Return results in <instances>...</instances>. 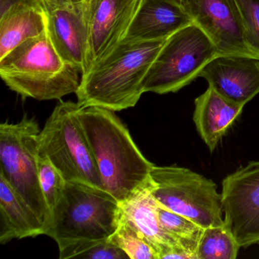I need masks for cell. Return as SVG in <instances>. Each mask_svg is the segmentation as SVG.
Returning <instances> with one entry per match:
<instances>
[{"mask_svg":"<svg viewBox=\"0 0 259 259\" xmlns=\"http://www.w3.org/2000/svg\"><path fill=\"white\" fill-rule=\"evenodd\" d=\"M115 112L81 107L78 118L101 176L103 189L119 203L151 180L154 164L141 152Z\"/></svg>","mask_w":259,"mask_h":259,"instance_id":"cell-1","label":"cell"},{"mask_svg":"<svg viewBox=\"0 0 259 259\" xmlns=\"http://www.w3.org/2000/svg\"><path fill=\"white\" fill-rule=\"evenodd\" d=\"M165 41L122 40L81 75L75 94L78 104L113 112L134 107L145 93L144 80Z\"/></svg>","mask_w":259,"mask_h":259,"instance_id":"cell-2","label":"cell"},{"mask_svg":"<svg viewBox=\"0 0 259 259\" xmlns=\"http://www.w3.org/2000/svg\"><path fill=\"white\" fill-rule=\"evenodd\" d=\"M0 76L22 98L43 101L76 94L81 73L59 54L47 27L0 59Z\"/></svg>","mask_w":259,"mask_h":259,"instance_id":"cell-3","label":"cell"},{"mask_svg":"<svg viewBox=\"0 0 259 259\" xmlns=\"http://www.w3.org/2000/svg\"><path fill=\"white\" fill-rule=\"evenodd\" d=\"M119 217V202L107 191L66 181L46 235L57 242L59 250L76 242L107 240L116 232Z\"/></svg>","mask_w":259,"mask_h":259,"instance_id":"cell-4","label":"cell"},{"mask_svg":"<svg viewBox=\"0 0 259 259\" xmlns=\"http://www.w3.org/2000/svg\"><path fill=\"white\" fill-rule=\"evenodd\" d=\"M82 106L60 101L38 137V153L47 156L68 182L103 189L96 160L78 118Z\"/></svg>","mask_w":259,"mask_h":259,"instance_id":"cell-5","label":"cell"},{"mask_svg":"<svg viewBox=\"0 0 259 259\" xmlns=\"http://www.w3.org/2000/svg\"><path fill=\"white\" fill-rule=\"evenodd\" d=\"M40 128L35 118L25 115L17 123L0 125V174L43 223L45 235L51 213L40 188L37 169Z\"/></svg>","mask_w":259,"mask_h":259,"instance_id":"cell-6","label":"cell"},{"mask_svg":"<svg viewBox=\"0 0 259 259\" xmlns=\"http://www.w3.org/2000/svg\"><path fill=\"white\" fill-rule=\"evenodd\" d=\"M151 180L153 195L163 207L203 229L225 224L221 193L210 179L176 165H154Z\"/></svg>","mask_w":259,"mask_h":259,"instance_id":"cell-7","label":"cell"},{"mask_svg":"<svg viewBox=\"0 0 259 259\" xmlns=\"http://www.w3.org/2000/svg\"><path fill=\"white\" fill-rule=\"evenodd\" d=\"M218 56L216 48L195 23L166 39L143 83L145 93H176L199 78L203 68Z\"/></svg>","mask_w":259,"mask_h":259,"instance_id":"cell-8","label":"cell"},{"mask_svg":"<svg viewBox=\"0 0 259 259\" xmlns=\"http://www.w3.org/2000/svg\"><path fill=\"white\" fill-rule=\"evenodd\" d=\"M221 197L224 223L241 248L259 243V160L226 177Z\"/></svg>","mask_w":259,"mask_h":259,"instance_id":"cell-9","label":"cell"},{"mask_svg":"<svg viewBox=\"0 0 259 259\" xmlns=\"http://www.w3.org/2000/svg\"><path fill=\"white\" fill-rule=\"evenodd\" d=\"M194 23L214 45L220 55L259 59L248 43L235 0H187L185 4Z\"/></svg>","mask_w":259,"mask_h":259,"instance_id":"cell-10","label":"cell"},{"mask_svg":"<svg viewBox=\"0 0 259 259\" xmlns=\"http://www.w3.org/2000/svg\"><path fill=\"white\" fill-rule=\"evenodd\" d=\"M84 1L89 29V70L124 40L142 0Z\"/></svg>","mask_w":259,"mask_h":259,"instance_id":"cell-11","label":"cell"},{"mask_svg":"<svg viewBox=\"0 0 259 259\" xmlns=\"http://www.w3.org/2000/svg\"><path fill=\"white\" fill-rule=\"evenodd\" d=\"M48 30L62 57L78 68L81 75L88 70L89 29L85 1L45 0Z\"/></svg>","mask_w":259,"mask_h":259,"instance_id":"cell-12","label":"cell"},{"mask_svg":"<svg viewBox=\"0 0 259 259\" xmlns=\"http://www.w3.org/2000/svg\"><path fill=\"white\" fill-rule=\"evenodd\" d=\"M199 77L226 99L245 107L259 94V59L217 56L203 68Z\"/></svg>","mask_w":259,"mask_h":259,"instance_id":"cell-13","label":"cell"},{"mask_svg":"<svg viewBox=\"0 0 259 259\" xmlns=\"http://www.w3.org/2000/svg\"><path fill=\"white\" fill-rule=\"evenodd\" d=\"M151 180L119 203L120 218L142 233L158 254L159 259H193L160 224Z\"/></svg>","mask_w":259,"mask_h":259,"instance_id":"cell-14","label":"cell"},{"mask_svg":"<svg viewBox=\"0 0 259 259\" xmlns=\"http://www.w3.org/2000/svg\"><path fill=\"white\" fill-rule=\"evenodd\" d=\"M193 20L180 0H142L124 41L166 40Z\"/></svg>","mask_w":259,"mask_h":259,"instance_id":"cell-15","label":"cell"},{"mask_svg":"<svg viewBox=\"0 0 259 259\" xmlns=\"http://www.w3.org/2000/svg\"><path fill=\"white\" fill-rule=\"evenodd\" d=\"M48 27L46 10L40 0H13L0 18V59Z\"/></svg>","mask_w":259,"mask_h":259,"instance_id":"cell-16","label":"cell"},{"mask_svg":"<svg viewBox=\"0 0 259 259\" xmlns=\"http://www.w3.org/2000/svg\"><path fill=\"white\" fill-rule=\"evenodd\" d=\"M243 107L226 99L210 87L195 98L194 123L210 152L216 149L221 139L241 116Z\"/></svg>","mask_w":259,"mask_h":259,"instance_id":"cell-17","label":"cell"},{"mask_svg":"<svg viewBox=\"0 0 259 259\" xmlns=\"http://www.w3.org/2000/svg\"><path fill=\"white\" fill-rule=\"evenodd\" d=\"M40 235H45L43 223L0 174V243Z\"/></svg>","mask_w":259,"mask_h":259,"instance_id":"cell-18","label":"cell"},{"mask_svg":"<svg viewBox=\"0 0 259 259\" xmlns=\"http://www.w3.org/2000/svg\"><path fill=\"white\" fill-rule=\"evenodd\" d=\"M240 248L225 224L207 227L198 242L196 259H235Z\"/></svg>","mask_w":259,"mask_h":259,"instance_id":"cell-19","label":"cell"},{"mask_svg":"<svg viewBox=\"0 0 259 259\" xmlns=\"http://www.w3.org/2000/svg\"><path fill=\"white\" fill-rule=\"evenodd\" d=\"M157 214L163 228L178 241L182 248L193 259H196L197 248L204 229L189 218L175 213L158 203Z\"/></svg>","mask_w":259,"mask_h":259,"instance_id":"cell-20","label":"cell"},{"mask_svg":"<svg viewBox=\"0 0 259 259\" xmlns=\"http://www.w3.org/2000/svg\"><path fill=\"white\" fill-rule=\"evenodd\" d=\"M109 240L123 250L131 259H159L154 247L134 227L121 219L116 232Z\"/></svg>","mask_w":259,"mask_h":259,"instance_id":"cell-21","label":"cell"},{"mask_svg":"<svg viewBox=\"0 0 259 259\" xmlns=\"http://www.w3.org/2000/svg\"><path fill=\"white\" fill-rule=\"evenodd\" d=\"M37 169L40 188L52 221L53 213L60 204L64 194L66 180L50 159L39 153L37 155Z\"/></svg>","mask_w":259,"mask_h":259,"instance_id":"cell-22","label":"cell"},{"mask_svg":"<svg viewBox=\"0 0 259 259\" xmlns=\"http://www.w3.org/2000/svg\"><path fill=\"white\" fill-rule=\"evenodd\" d=\"M250 46L259 58V0H235Z\"/></svg>","mask_w":259,"mask_h":259,"instance_id":"cell-23","label":"cell"},{"mask_svg":"<svg viewBox=\"0 0 259 259\" xmlns=\"http://www.w3.org/2000/svg\"><path fill=\"white\" fill-rule=\"evenodd\" d=\"M78 258L123 259L130 257L123 250L107 239L95 244L93 247L79 255Z\"/></svg>","mask_w":259,"mask_h":259,"instance_id":"cell-24","label":"cell"},{"mask_svg":"<svg viewBox=\"0 0 259 259\" xmlns=\"http://www.w3.org/2000/svg\"><path fill=\"white\" fill-rule=\"evenodd\" d=\"M180 1L182 4H184V5L186 4V2H187V0H180Z\"/></svg>","mask_w":259,"mask_h":259,"instance_id":"cell-25","label":"cell"},{"mask_svg":"<svg viewBox=\"0 0 259 259\" xmlns=\"http://www.w3.org/2000/svg\"><path fill=\"white\" fill-rule=\"evenodd\" d=\"M72 1H82V0H72Z\"/></svg>","mask_w":259,"mask_h":259,"instance_id":"cell-26","label":"cell"},{"mask_svg":"<svg viewBox=\"0 0 259 259\" xmlns=\"http://www.w3.org/2000/svg\"><path fill=\"white\" fill-rule=\"evenodd\" d=\"M40 2H44V1H45V0H40Z\"/></svg>","mask_w":259,"mask_h":259,"instance_id":"cell-27","label":"cell"}]
</instances>
